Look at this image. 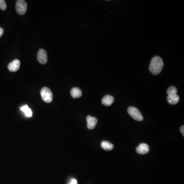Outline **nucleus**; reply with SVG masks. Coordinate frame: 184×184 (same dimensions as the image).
<instances>
[{"instance_id": "9", "label": "nucleus", "mask_w": 184, "mask_h": 184, "mask_svg": "<svg viewBox=\"0 0 184 184\" xmlns=\"http://www.w3.org/2000/svg\"><path fill=\"white\" fill-rule=\"evenodd\" d=\"M114 101V98L112 96L110 95H107L105 96L102 99V103L105 106H109L113 104Z\"/></svg>"}, {"instance_id": "14", "label": "nucleus", "mask_w": 184, "mask_h": 184, "mask_svg": "<svg viewBox=\"0 0 184 184\" xmlns=\"http://www.w3.org/2000/svg\"><path fill=\"white\" fill-rule=\"evenodd\" d=\"M177 90L176 88L174 86H171L169 87L168 89L167 94L168 95H174V94H177Z\"/></svg>"}, {"instance_id": "1", "label": "nucleus", "mask_w": 184, "mask_h": 184, "mask_svg": "<svg viewBox=\"0 0 184 184\" xmlns=\"http://www.w3.org/2000/svg\"><path fill=\"white\" fill-rule=\"evenodd\" d=\"M163 67L162 59L160 57L155 56L151 59L149 69L153 74L156 75L161 73Z\"/></svg>"}, {"instance_id": "12", "label": "nucleus", "mask_w": 184, "mask_h": 184, "mask_svg": "<svg viewBox=\"0 0 184 184\" xmlns=\"http://www.w3.org/2000/svg\"><path fill=\"white\" fill-rule=\"evenodd\" d=\"M101 146L103 149L106 150H111L114 149V145L107 141H103L101 143Z\"/></svg>"}, {"instance_id": "5", "label": "nucleus", "mask_w": 184, "mask_h": 184, "mask_svg": "<svg viewBox=\"0 0 184 184\" xmlns=\"http://www.w3.org/2000/svg\"><path fill=\"white\" fill-rule=\"evenodd\" d=\"M37 59L39 62L41 64H45L48 61V57L46 51L43 49L39 50L37 53Z\"/></svg>"}, {"instance_id": "2", "label": "nucleus", "mask_w": 184, "mask_h": 184, "mask_svg": "<svg viewBox=\"0 0 184 184\" xmlns=\"http://www.w3.org/2000/svg\"><path fill=\"white\" fill-rule=\"evenodd\" d=\"M128 113L129 115L136 121H143V117L141 113L138 109L133 106H130L128 108Z\"/></svg>"}, {"instance_id": "3", "label": "nucleus", "mask_w": 184, "mask_h": 184, "mask_svg": "<svg viewBox=\"0 0 184 184\" xmlns=\"http://www.w3.org/2000/svg\"><path fill=\"white\" fill-rule=\"evenodd\" d=\"M41 98L44 101L47 103L51 102L53 100V94L51 90L47 87L42 88L41 91Z\"/></svg>"}, {"instance_id": "15", "label": "nucleus", "mask_w": 184, "mask_h": 184, "mask_svg": "<svg viewBox=\"0 0 184 184\" xmlns=\"http://www.w3.org/2000/svg\"><path fill=\"white\" fill-rule=\"evenodd\" d=\"M7 8V5L5 1L4 0H0V9L2 10H5Z\"/></svg>"}, {"instance_id": "16", "label": "nucleus", "mask_w": 184, "mask_h": 184, "mask_svg": "<svg viewBox=\"0 0 184 184\" xmlns=\"http://www.w3.org/2000/svg\"><path fill=\"white\" fill-rule=\"evenodd\" d=\"M68 184H77V180L74 179H72L71 181Z\"/></svg>"}, {"instance_id": "7", "label": "nucleus", "mask_w": 184, "mask_h": 184, "mask_svg": "<svg viewBox=\"0 0 184 184\" xmlns=\"http://www.w3.org/2000/svg\"><path fill=\"white\" fill-rule=\"evenodd\" d=\"M87 127L89 129H93L97 123L98 120L95 117L91 116H88L87 117Z\"/></svg>"}, {"instance_id": "6", "label": "nucleus", "mask_w": 184, "mask_h": 184, "mask_svg": "<svg viewBox=\"0 0 184 184\" xmlns=\"http://www.w3.org/2000/svg\"><path fill=\"white\" fill-rule=\"evenodd\" d=\"M21 65V62L19 59H15L9 63L8 69L10 72H16L19 70Z\"/></svg>"}, {"instance_id": "13", "label": "nucleus", "mask_w": 184, "mask_h": 184, "mask_svg": "<svg viewBox=\"0 0 184 184\" xmlns=\"http://www.w3.org/2000/svg\"><path fill=\"white\" fill-rule=\"evenodd\" d=\"M21 111L25 114V115L27 117H31L32 116V112L27 105L23 106L21 108Z\"/></svg>"}, {"instance_id": "10", "label": "nucleus", "mask_w": 184, "mask_h": 184, "mask_svg": "<svg viewBox=\"0 0 184 184\" xmlns=\"http://www.w3.org/2000/svg\"><path fill=\"white\" fill-rule=\"evenodd\" d=\"M168 102L172 105H175L177 104L180 100V97L177 94L168 95L167 97Z\"/></svg>"}, {"instance_id": "17", "label": "nucleus", "mask_w": 184, "mask_h": 184, "mask_svg": "<svg viewBox=\"0 0 184 184\" xmlns=\"http://www.w3.org/2000/svg\"><path fill=\"white\" fill-rule=\"evenodd\" d=\"M184 125H183V126H181V128H180V131H181V133H182L183 136H184Z\"/></svg>"}, {"instance_id": "8", "label": "nucleus", "mask_w": 184, "mask_h": 184, "mask_svg": "<svg viewBox=\"0 0 184 184\" xmlns=\"http://www.w3.org/2000/svg\"><path fill=\"white\" fill-rule=\"evenodd\" d=\"M136 150L138 154H144L149 153V147L146 143H142L137 147Z\"/></svg>"}, {"instance_id": "11", "label": "nucleus", "mask_w": 184, "mask_h": 184, "mask_svg": "<svg viewBox=\"0 0 184 184\" xmlns=\"http://www.w3.org/2000/svg\"><path fill=\"white\" fill-rule=\"evenodd\" d=\"M71 95L74 98H79L82 96V91L79 88H73L71 90Z\"/></svg>"}, {"instance_id": "18", "label": "nucleus", "mask_w": 184, "mask_h": 184, "mask_svg": "<svg viewBox=\"0 0 184 184\" xmlns=\"http://www.w3.org/2000/svg\"><path fill=\"white\" fill-rule=\"evenodd\" d=\"M3 33H4V30L2 28L0 27V37H2Z\"/></svg>"}, {"instance_id": "4", "label": "nucleus", "mask_w": 184, "mask_h": 184, "mask_svg": "<svg viewBox=\"0 0 184 184\" xmlns=\"http://www.w3.org/2000/svg\"><path fill=\"white\" fill-rule=\"evenodd\" d=\"M27 4L26 2L24 0H19L16 3V10L20 15H24L26 13Z\"/></svg>"}]
</instances>
